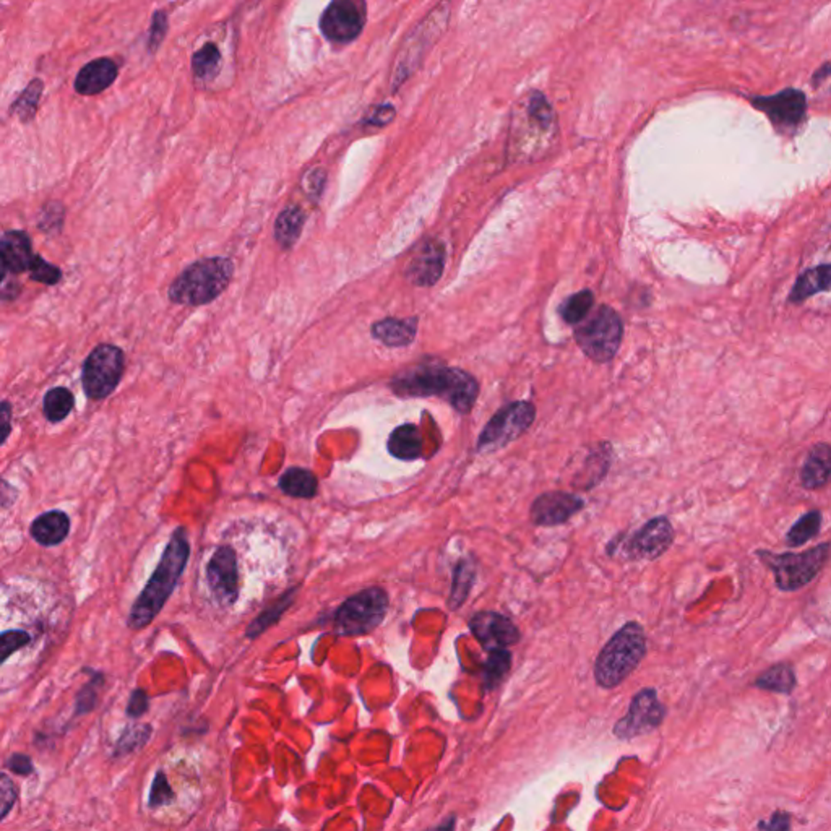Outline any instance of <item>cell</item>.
Wrapping results in <instances>:
<instances>
[{
    "label": "cell",
    "instance_id": "681fc988",
    "mask_svg": "<svg viewBox=\"0 0 831 831\" xmlns=\"http://www.w3.org/2000/svg\"><path fill=\"white\" fill-rule=\"evenodd\" d=\"M95 702H96V689H95V681H91V690H89V684L83 687V690L80 692L79 695V712L80 713H85V712H89L93 706H95Z\"/></svg>",
    "mask_w": 831,
    "mask_h": 831
},
{
    "label": "cell",
    "instance_id": "603a6c76",
    "mask_svg": "<svg viewBox=\"0 0 831 831\" xmlns=\"http://www.w3.org/2000/svg\"><path fill=\"white\" fill-rule=\"evenodd\" d=\"M426 450V439L421 429L414 424H403L391 432L389 451L395 458L412 461L421 458Z\"/></svg>",
    "mask_w": 831,
    "mask_h": 831
},
{
    "label": "cell",
    "instance_id": "484cf974",
    "mask_svg": "<svg viewBox=\"0 0 831 831\" xmlns=\"http://www.w3.org/2000/svg\"><path fill=\"white\" fill-rule=\"evenodd\" d=\"M830 265H821L801 274L792 288L789 301L794 304L809 299L813 294L828 291L830 288Z\"/></svg>",
    "mask_w": 831,
    "mask_h": 831
},
{
    "label": "cell",
    "instance_id": "f1b7e54d",
    "mask_svg": "<svg viewBox=\"0 0 831 831\" xmlns=\"http://www.w3.org/2000/svg\"><path fill=\"white\" fill-rule=\"evenodd\" d=\"M821 519L823 517H821L820 510H812L809 513L802 515L801 519H797L788 531L786 544L791 548H801L804 544H807L820 533Z\"/></svg>",
    "mask_w": 831,
    "mask_h": 831
},
{
    "label": "cell",
    "instance_id": "9a60e30c",
    "mask_svg": "<svg viewBox=\"0 0 831 831\" xmlns=\"http://www.w3.org/2000/svg\"><path fill=\"white\" fill-rule=\"evenodd\" d=\"M675 533L671 521L666 517L646 521L627 542L626 552L630 558L636 560H655L667 552L674 542Z\"/></svg>",
    "mask_w": 831,
    "mask_h": 831
},
{
    "label": "cell",
    "instance_id": "7bdbcfd3",
    "mask_svg": "<svg viewBox=\"0 0 831 831\" xmlns=\"http://www.w3.org/2000/svg\"><path fill=\"white\" fill-rule=\"evenodd\" d=\"M325 181H327L325 169H322V167H315L311 173H307V176L304 177V190H305L309 196L317 198V196L322 194Z\"/></svg>",
    "mask_w": 831,
    "mask_h": 831
},
{
    "label": "cell",
    "instance_id": "3957f363",
    "mask_svg": "<svg viewBox=\"0 0 831 831\" xmlns=\"http://www.w3.org/2000/svg\"><path fill=\"white\" fill-rule=\"evenodd\" d=\"M648 650L643 627L638 622H627L619 628L595 663V679L601 689H616L643 661Z\"/></svg>",
    "mask_w": 831,
    "mask_h": 831
},
{
    "label": "cell",
    "instance_id": "ffe728a7",
    "mask_svg": "<svg viewBox=\"0 0 831 831\" xmlns=\"http://www.w3.org/2000/svg\"><path fill=\"white\" fill-rule=\"evenodd\" d=\"M0 255L12 273H23L30 270L35 260L30 235L25 231H9L0 239Z\"/></svg>",
    "mask_w": 831,
    "mask_h": 831
},
{
    "label": "cell",
    "instance_id": "7dc6e473",
    "mask_svg": "<svg viewBox=\"0 0 831 831\" xmlns=\"http://www.w3.org/2000/svg\"><path fill=\"white\" fill-rule=\"evenodd\" d=\"M148 710V696L143 690H135L132 696H130V702H128L127 706V714L132 716V718H138L142 714L145 713Z\"/></svg>",
    "mask_w": 831,
    "mask_h": 831
},
{
    "label": "cell",
    "instance_id": "5bb4252c",
    "mask_svg": "<svg viewBox=\"0 0 831 831\" xmlns=\"http://www.w3.org/2000/svg\"><path fill=\"white\" fill-rule=\"evenodd\" d=\"M206 580L221 606H231L239 596V567L235 552L227 546L216 549L206 567Z\"/></svg>",
    "mask_w": 831,
    "mask_h": 831
},
{
    "label": "cell",
    "instance_id": "8fae6325",
    "mask_svg": "<svg viewBox=\"0 0 831 831\" xmlns=\"http://www.w3.org/2000/svg\"><path fill=\"white\" fill-rule=\"evenodd\" d=\"M665 718L666 706L659 702L658 692L651 687H645L634 695L628 713L614 726V735L620 741H630L653 733L663 724Z\"/></svg>",
    "mask_w": 831,
    "mask_h": 831
},
{
    "label": "cell",
    "instance_id": "ac0fdd59",
    "mask_svg": "<svg viewBox=\"0 0 831 831\" xmlns=\"http://www.w3.org/2000/svg\"><path fill=\"white\" fill-rule=\"evenodd\" d=\"M445 266V247L437 241H429L422 245L421 250L412 257L406 278L418 286H432L437 283Z\"/></svg>",
    "mask_w": 831,
    "mask_h": 831
},
{
    "label": "cell",
    "instance_id": "f6af8a7d",
    "mask_svg": "<svg viewBox=\"0 0 831 831\" xmlns=\"http://www.w3.org/2000/svg\"><path fill=\"white\" fill-rule=\"evenodd\" d=\"M760 830H789L791 828V817L786 812H774L768 821H760L757 825Z\"/></svg>",
    "mask_w": 831,
    "mask_h": 831
},
{
    "label": "cell",
    "instance_id": "d6986e66",
    "mask_svg": "<svg viewBox=\"0 0 831 831\" xmlns=\"http://www.w3.org/2000/svg\"><path fill=\"white\" fill-rule=\"evenodd\" d=\"M119 75L118 64L108 58L91 60L80 70L75 80V89L83 96L99 95L108 89Z\"/></svg>",
    "mask_w": 831,
    "mask_h": 831
},
{
    "label": "cell",
    "instance_id": "f907efd6",
    "mask_svg": "<svg viewBox=\"0 0 831 831\" xmlns=\"http://www.w3.org/2000/svg\"><path fill=\"white\" fill-rule=\"evenodd\" d=\"M828 75H830V64H828V62H825V64L821 65L820 69L817 70V72L813 73V77H812V85H813L815 88H817V87H820L823 81H827Z\"/></svg>",
    "mask_w": 831,
    "mask_h": 831
},
{
    "label": "cell",
    "instance_id": "5b68a950",
    "mask_svg": "<svg viewBox=\"0 0 831 831\" xmlns=\"http://www.w3.org/2000/svg\"><path fill=\"white\" fill-rule=\"evenodd\" d=\"M449 20H450V2L443 0L424 19V21L411 31L410 36L403 42L400 52L395 59V67L391 75L393 93H396L401 85L421 67L427 52L441 38L443 31L447 30Z\"/></svg>",
    "mask_w": 831,
    "mask_h": 831
},
{
    "label": "cell",
    "instance_id": "bcb514c9",
    "mask_svg": "<svg viewBox=\"0 0 831 831\" xmlns=\"http://www.w3.org/2000/svg\"><path fill=\"white\" fill-rule=\"evenodd\" d=\"M395 112H396V111H395L393 106L383 104V106L373 109L371 112V116L365 119V122L371 124V126H375V127H381V126L390 124L393 118H395Z\"/></svg>",
    "mask_w": 831,
    "mask_h": 831
},
{
    "label": "cell",
    "instance_id": "cb8c5ba5",
    "mask_svg": "<svg viewBox=\"0 0 831 831\" xmlns=\"http://www.w3.org/2000/svg\"><path fill=\"white\" fill-rule=\"evenodd\" d=\"M830 447L827 443L815 445L802 465L801 484L805 489H820L823 486H827V482L830 480Z\"/></svg>",
    "mask_w": 831,
    "mask_h": 831
},
{
    "label": "cell",
    "instance_id": "ab89813d",
    "mask_svg": "<svg viewBox=\"0 0 831 831\" xmlns=\"http://www.w3.org/2000/svg\"><path fill=\"white\" fill-rule=\"evenodd\" d=\"M17 797H19V792H17L15 782L12 781L11 776L0 773V821L11 813Z\"/></svg>",
    "mask_w": 831,
    "mask_h": 831
},
{
    "label": "cell",
    "instance_id": "4fadbf2b",
    "mask_svg": "<svg viewBox=\"0 0 831 831\" xmlns=\"http://www.w3.org/2000/svg\"><path fill=\"white\" fill-rule=\"evenodd\" d=\"M365 20V0H332L323 12L320 30L333 42H351L361 35Z\"/></svg>",
    "mask_w": 831,
    "mask_h": 831
},
{
    "label": "cell",
    "instance_id": "d4e9b609",
    "mask_svg": "<svg viewBox=\"0 0 831 831\" xmlns=\"http://www.w3.org/2000/svg\"><path fill=\"white\" fill-rule=\"evenodd\" d=\"M305 215L299 206H288L276 218L274 237L283 249H291L303 235Z\"/></svg>",
    "mask_w": 831,
    "mask_h": 831
},
{
    "label": "cell",
    "instance_id": "f35d334b",
    "mask_svg": "<svg viewBox=\"0 0 831 831\" xmlns=\"http://www.w3.org/2000/svg\"><path fill=\"white\" fill-rule=\"evenodd\" d=\"M28 272H30L31 280L40 281L42 284H50H50L59 283L60 278H62V272L56 265L48 264L44 258L36 257V255H35V260H33Z\"/></svg>",
    "mask_w": 831,
    "mask_h": 831
},
{
    "label": "cell",
    "instance_id": "d6a6232c",
    "mask_svg": "<svg viewBox=\"0 0 831 831\" xmlns=\"http://www.w3.org/2000/svg\"><path fill=\"white\" fill-rule=\"evenodd\" d=\"M42 89H44V83L40 79L31 80L30 85L21 93L20 98L13 103L12 112L17 114L21 120H31L40 108Z\"/></svg>",
    "mask_w": 831,
    "mask_h": 831
},
{
    "label": "cell",
    "instance_id": "ba28073f",
    "mask_svg": "<svg viewBox=\"0 0 831 831\" xmlns=\"http://www.w3.org/2000/svg\"><path fill=\"white\" fill-rule=\"evenodd\" d=\"M387 609L389 595L381 588H367L342 603L335 624L342 635H365L381 626Z\"/></svg>",
    "mask_w": 831,
    "mask_h": 831
},
{
    "label": "cell",
    "instance_id": "2e32d148",
    "mask_svg": "<svg viewBox=\"0 0 831 831\" xmlns=\"http://www.w3.org/2000/svg\"><path fill=\"white\" fill-rule=\"evenodd\" d=\"M585 509V500L570 492L552 490L541 494L529 509V519L536 527H558Z\"/></svg>",
    "mask_w": 831,
    "mask_h": 831
},
{
    "label": "cell",
    "instance_id": "d590c367",
    "mask_svg": "<svg viewBox=\"0 0 831 831\" xmlns=\"http://www.w3.org/2000/svg\"><path fill=\"white\" fill-rule=\"evenodd\" d=\"M219 62H221L219 50H218L215 44L208 42L194 56L192 65H194L196 77L205 80L212 79L215 75L218 67H219Z\"/></svg>",
    "mask_w": 831,
    "mask_h": 831
},
{
    "label": "cell",
    "instance_id": "836d02e7",
    "mask_svg": "<svg viewBox=\"0 0 831 831\" xmlns=\"http://www.w3.org/2000/svg\"><path fill=\"white\" fill-rule=\"evenodd\" d=\"M294 595H296V589L288 591L283 597H280V601L274 603L273 606L268 607L265 612H262L255 620H252V624L247 628V636L255 638V636H258L262 632H265L268 627L273 626L274 622L283 616L288 606L293 603Z\"/></svg>",
    "mask_w": 831,
    "mask_h": 831
},
{
    "label": "cell",
    "instance_id": "6da1fadb",
    "mask_svg": "<svg viewBox=\"0 0 831 831\" xmlns=\"http://www.w3.org/2000/svg\"><path fill=\"white\" fill-rule=\"evenodd\" d=\"M391 390L400 396H439L461 414H468L480 395L478 381L461 369L419 365L393 377Z\"/></svg>",
    "mask_w": 831,
    "mask_h": 831
},
{
    "label": "cell",
    "instance_id": "8d00e7d4",
    "mask_svg": "<svg viewBox=\"0 0 831 831\" xmlns=\"http://www.w3.org/2000/svg\"><path fill=\"white\" fill-rule=\"evenodd\" d=\"M30 642L31 635L25 630H9V632L0 634V666L23 646L28 645Z\"/></svg>",
    "mask_w": 831,
    "mask_h": 831
},
{
    "label": "cell",
    "instance_id": "52a82bcc",
    "mask_svg": "<svg viewBox=\"0 0 831 831\" xmlns=\"http://www.w3.org/2000/svg\"><path fill=\"white\" fill-rule=\"evenodd\" d=\"M624 325L619 313L601 305L589 319H585L575 332V340L581 351L596 362L611 361L620 348Z\"/></svg>",
    "mask_w": 831,
    "mask_h": 831
},
{
    "label": "cell",
    "instance_id": "7c38bea8",
    "mask_svg": "<svg viewBox=\"0 0 831 831\" xmlns=\"http://www.w3.org/2000/svg\"><path fill=\"white\" fill-rule=\"evenodd\" d=\"M750 103L770 119L780 132H794L801 127L809 109L805 93L797 88L782 89L768 96H755Z\"/></svg>",
    "mask_w": 831,
    "mask_h": 831
},
{
    "label": "cell",
    "instance_id": "60d3db41",
    "mask_svg": "<svg viewBox=\"0 0 831 831\" xmlns=\"http://www.w3.org/2000/svg\"><path fill=\"white\" fill-rule=\"evenodd\" d=\"M173 799V791L167 782L166 776L163 773H158L153 786H151V794H150V805L151 807H159L163 804Z\"/></svg>",
    "mask_w": 831,
    "mask_h": 831
},
{
    "label": "cell",
    "instance_id": "b9f144b4",
    "mask_svg": "<svg viewBox=\"0 0 831 831\" xmlns=\"http://www.w3.org/2000/svg\"><path fill=\"white\" fill-rule=\"evenodd\" d=\"M167 33V19L165 12H157L151 20V30H150V41H148V50L151 52L159 48V44L165 40Z\"/></svg>",
    "mask_w": 831,
    "mask_h": 831
},
{
    "label": "cell",
    "instance_id": "4dcf8cb0",
    "mask_svg": "<svg viewBox=\"0 0 831 831\" xmlns=\"http://www.w3.org/2000/svg\"><path fill=\"white\" fill-rule=\"evenodd\" d=\"M73 404H75V398L72 391L64 387H56L48 391L44 396V403H42L44 416L50 422L64 421L69 416L70 411L73 410Z\"/></svg>",
    "mask_w": 831,
    "mask_h": 831
},
{
    "label": "cell",
    "instance_id": "277c9868",
    "mask_svg": "<svg viewBox=\"0 0 831 831\" xmlns=\"http://www.w3.org/2000/svg\"><path fill=\"white\" fill-rule=\"evenodd\" d=\"M235 273L226 257H212L189 265L169 286V299L182 305H205L215 301L227 288Z\"/></svg>",
    "mask_w": 831,
    "mask_h": 831
},
{
    "label": "cell",
    "instance_id": "7a4b0ae2",
    "mask_svg": "<svg viewBox=\"0 0 831 831\" xmlns=\"http://www.w3.org/2000/svg\"><path fill=\"white\" fill-rule=\"evenodd\" d=\"M189 556L190 546L186 529H176L173 538L167 542L157 570L153 572V575L148 580L147 587L143 588V591L138 595L137 601L130 609L127 624L132 630H142L150 626L161 612L167 599L176 589L179 578L184 573Z\"/></svg>",
    "mask_w": 831,
    "mask_h": 831
},
{
    "label": "cell",
    "instance_id": "83f0119b",
    "mask_svg": "<svg viewBox=\"0 0 831 831\" xmlns=\"http://www.w3.org/2000/svg\"><path fill=\"white\" fill-rule=\"evenodd\" d=\"M280 489L297 499H312L319 490V481L312 471L289 468L280 478Z\"/></svg>",
    "mask_w": 831,
    "mask_h": 831
},
{
    "label": "cell",
    "instance_id": "8992f818",
    "mask_svg": "<svg viewBox=\"0 0 831 831\" xmlns=\"http://www.w3.org/2000/svg\"><path fill=\"white\" fill-rule=\"evenodd\" d=\"M757 556L763 564L770 568L774 577L776 587L786 593L797 591L807 587L819 577L830 558V544L823 542L820 546L804 550V552H784L773 554L770 550H757Z\"/></svg>",
    "mask_w": 831,
    "mask_h": 831
},
{
    "label": "cell",
    "instance_id": "f546056e",
    "mask_svg": "<svg viewBox=\"0 0 831 831\" xmlns=\"http://www.w3.org/2000/svg\"><path fill=\"white\" fill-rule=\"evenodd\" d=\"M474 578H476V570L473 562L466 558L461 560L455 568V575H453V587H451L450 599H449L451 611H457L466 601L474 583Z\"/></svg>",
    "mask_w": 831,
    "mask_h": 831
},
{
    "label": "cell",
    "instance_id": "44dd1931",
    "mask_svg": "<svg viewBox=\"0 0 831 831\" xmlns=\"http://www.w3.org/2000/svg\"><path fill=\"white\" fill-rule=\"evenodd\" d=\"M31 538L44 548L59 546L70 533V519L65 512L50 510L31 523Z\"/></svg>",
    "mask_w": 831,
    "mask_h": 831
},
{
    "label": "cell",
    "instance_id": "ee69618b",
    "mask_svg": "<svg viewBox=\"0 0 831 831\" xmlns=\"http://www.w3.org/2000/svg\"><path fill=\"white\" fill-rule=\"evenodd\" d=\"M7 768L13 773H17V774H20V776H28L35 770L30 757L23 755V753H13L12 757H9Z\"/></svg>",
    "mask_w": 831,
    "mask_h": 831
},
{
    "label": "cell",
    "instance_id": "1f68e13d",
    "mask_svg": "<svg viewBox=\"0 0 831 831\" xmlns=\"http://www.w3.org/2000/svg\"><path fill=\"white\" fill-rule=\"evenodd\" d=\"M512 667V653L507 648L490 650L489 658L484 666V685L486 689L494 690L499 687L500 682L509 674Z\"/></svg>",
    "mask_w": 831,
    "mask_h": 831
},
{
    "label": "cell",
    "instance_id": "4316f807",
    "mask_svg": "<svg viewBox=\"0 0 831 831\" xmlns=\"http://www.w3.org/2000/svg\"><path fill=\"white\" fill-rule=\"evenodd\" d=\"M796 671L791 663H778L768 667L765 673L758 675L755 681V687L774 692V694L789 695L796 689Z\"/></svg>",
    "mask_w": 831,
    "mask_h": 831
},
{
    "label": "cell",
    "instance_id": "7402d4cb",
    "mask_svg": "<svg viewBox=\"0 0 831 831\" xmlns=\"http://www.w3.org/2000/svg\"><path fill=\"white\" fill-rule=\"evenodd\" d=\"M372 336L390 348H403L414 342L418 319H383L372 325Z\"/></svg>",
    "mask_w": 831,
    "mask_h": 831
},
{
    "label": "cell",
    "instance_id": "74e56055",
    "mask_svg": "<svg viewBox=\"0 0 831 831\" xmlns=\"http://www.w3.org/2000/svg\"><path fill=\"white\" fill-rule=\"evenodd\" d=\"M150 734H151V727H150V726H132L130 729H127L126 733L122 734L116 752H119V755H122V753L135 750L140 745H143V743H147Z\"/></svg>",
    "mask_w": 831,
    "mask_h": 831
},
{
    "label": "cell",
    "instance_id": "c3c4849f",
    "mask_svg": "<svg viewBox=\"0 0 831 831\" xmlns=\"http://www.w3.org/2000/svg\"><path fill=\"white\" fill-rule=\"evenodd\" d=\"M12 432V406L5 401L0 404V447L9 439Z\"/></svg>",
    "mask_w": 831,
    "mask_h": 831
},
{
    "label": "cell",
    "instance_id": "e0dca14e",
    "mask_svg": "<svg viewBox=\"0 0 831 831\" xmlns=\"http://www.w3.org/2000/svg\"><path fill=\"white\" fill-rule=\"evenodd\" d=\"M470 628L473 635L488 651L517 645L521 638L519 627L509 617L494 611L478 612L471 619Z\"/></svg>",
    "mask_w": 831,
    "mask_h": 831
},
{
    "label": "cell",
    "instance_id": "30bf717a",
    "mask_svg": "<svg viewBox=\"0 0 831 831\" xmlns=\"http://www.w3.org/2000/svg\"><path fill=\"white\" fill-rule=\"evenodd\" d=\"M536 418V410L528 401H515L488 422L481 432L478 450H497L528 431Z\"/></svg>",
    "mask_w": 831,
    "mask_h": 831
},
{
    "label": "cell",
    "instance_id": "e575fe53",
    "mask_svg": "<svg viewBox=\"0 0 831 831\" xmlns=\"http://www.w3.org/2000/svg\"><path fill=\"white\" fill-rule=\"evenodd\" d=\"M593 304H595V296L591 291L588 289L580 291L575 296L568 297L560 309V315L567 323H580L587 319Z\"/></svg>",
    "mask_w": 831,
    "mask_h": 831
},
{
    "label": "cell",
    "instance_id": "9c48e42d",
    "mask_svg": "<svg viewBox=\"0 0 831 831\" xmlns=\"http://www.w3.org/2000/svg\"><path fill=\"white\" fill-rule=\"evenodd\" d=\"M124 352L112 344H99L83 364L81 383L91 400H103L118 389L124 373Z\"/></svg>",
    "mask_w": 831,
    "mask_h": 831
},
{
    "label": "cell",
    "instance_id": "816d5d0a",
    "mask_svg": "<svg viewBox=\"0 0 831 831\" xmlns=\"http://www.w3.org/2000/svg\"><path fill=\"white\" fill-rule=\"evenodd\" d=\"M5 273H7V266H5V264H4V258H2V255H0V283L4 281Z\"/></svg>",
    "mask_w": 831,
    "mask_h": 831
}]
</instances>
